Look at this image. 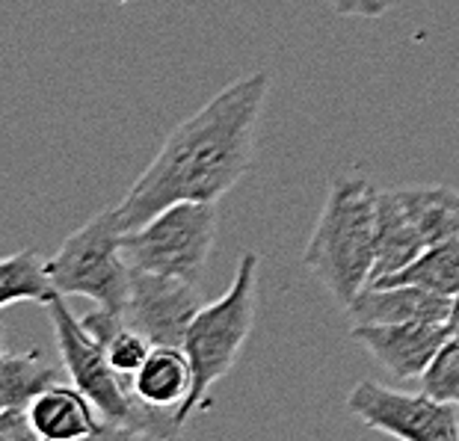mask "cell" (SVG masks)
I'll return each instance as SVG.
<instances>
[{
  "instance_id": "1",
  "label": "cell",
  "mask_w": 459,
  "mask_h": 441,
  "mask_svg": "<svg viewBox=\"0 0 459 441\" xmlns=\"http://www.w3.org/2000/svg\"><path fill=\"white\" fill-rule=\"evenodd\" d=\"M267 92L270 74L249 72L175 125L125 199L113 204L122 231L175 202H220L249 172Z\"/></svg>"
},
{
  "instance_id": "2",
  "label": "cell",
  "mask_w": 459,
  "mask_h": 441,
  "mask_svg": "<svg viewBox=\"0 0 459 441\" xmlns=\"http://www.w3.org/2000/svg\"><path fill=\"white\" fill-rule=\"evenodd\" d=\"M377 202L379 190L368 178L359 175L332 178L324 211L302 255L315 279L344 308L374 279Z\"/></svg>"
},
{
  "instance_id": "3",
  "label": "cell",
  "mask_w": 459,
  "mask_h": 441,
  "mask_svg": "<svg viewBox=\"0 0 459 441\" xmlns=\"http://www.w3.org/2000/svg\"><path fill=\"white\" fill-rule=\"evenodd\" d=\"M261 258L258 252H243L238 261L229 290L220 299L208 302L193 317L184 352L193 368V385L187 400L175 411V424L184 427L193 411L211 406V388L226 379L238 365L243 344H247L252 323H255V293H258Z\"/></svg>"
},
{
  "instance_id": "4",
  "label": "cell",
  "mask_w": 459,
  "mask_h": 441,
  "mask_svg": "<svg viewBox=\"0 0 459 441\" xmlns=\"http://www.w3.org/2000/svg\"><path fill=\"white\" fill-rule=\"evenodd\" d=\"M48 315H51L63 370L72 379V385H77L92 400V406L99 409V415L110 424L116 436L175 438L181 433V427L175 424V411L149 409L131 394L125 376L116 374V368L107 359L104 344L83 326V320L72 315L63 297L48 306Z\"/></svg>"
},
{
  "instance_id": "5",
  "label": "cell",
  "mask_w": 459,
  "mask_h": 441,
  "mask_svg": "<svg viewBox=\"0 0 459 441\" xmlns=\"http://www.w3.org/2000/svg\"><path fill=\"white\" fill-rule=\"evenodd\" d=\"M217 202H175L122 231V252L134 270L199 284L217 240Z\"/></svg>"
},
{
  "instance_id": "6",
  "label": "cell",
  "mask_w": 459,
  "mask_h": 441,
  "mask_svg": "<svg viewBox=\"0 0 459 441\" xmlns=\"http://www.w3.org/2000/svg\"><path fill=\"white\" fill-rule=\"evenodd\" d=\"M63 297H86L95 306L125 315L131 290V264L122 252V225L116 208H104L86 220L48 261Z\"/></svg>"
},
{
  "instance_id": "7",
  "label": "cell",
  "mask_w": 459,
  "mask_h": 441,
  "mask_svg": "<svg viewBox=\"0 0 459 441\" xmlns=\"http://www.w3.org/2000/svg\"><path fill=\"white\" fill-rule=\"evenodd\" d=\"M347 411L370 429L406 441H459V406L365 379L347 394Z\"/></svg>"
},
{
  "instance_id": "8",
  "label": "cell",
  "mask_w": 459,
  "mask_h": 441,
  "mask_svg": "<svg viewBox=\"0 0 459 441\" xmlns=\"http://www.w3.org/2000/svg\"><path fill=\"white\" fill-rule=\"evenodd\" d=\"M199 308L202 293L193 281L149 270L131 272L125 320L134 329H140L154 347H184V338H187V329Z\"/></svg>"
},
{
  "instance_id": "9",
  "label": "cell",
  "mask_w": 459,
  "mask_h": 441,
  "mask_svg": "<svg viewBox=\"0 0 459 441\" xmlns=\"http://www.w3.org/2000/svg\"><path fill=\"white\" fill-rule=\"evenodd\" d=\"M353 341L400 379H421L436 352L454 335L451 323H370L353 326Z\"/></svg>"
},
{
  "instance_id": "10",
  "label": "cell",
  "mask_w": 459,
  "mask_h": 441,
  "mask_svg": "<svg viewBox=\"0 0 459 441\" xmlns=\"http://www.w3.org/2000/svg\"><path fill=\"white\" fill-rule=\"evenodd\" d=\"M454 311V297L429 290L424 284H368L347 306L353 326L370 323H447Z\"/></svg>"
},
{
  "instance_id": "11",
  "label": "cell",
  "mask_w": 459,
  "mask_h": 441,
  "mask_svg": "<svg viewBox=\"0 0 459 441\" xmlns=\"http://www.w3.org/2000/svg\"><path fill=\"white\" fill-rule=\"evenodd\" d=\"M36 438L42 441H77V438H104L116 436L110 424L99 415L92 400L77 385L54 382L27 406Z\"/></svg>"
},
{
  "instance_id": "12",
  "label": "cell",
  "mask_w": 459,
  "mask_h": 441,
  "mask_svg": "<svg viewBox=\"0 0 459 441\" xmlns=\"http://www.w3.org/2000/svg\"><path fill=\"white\" fill-rule=\"evenodd\" d=\"M429 249L427 234L412 220V213L400 199L397 190H379L377 202V261H374V281L394 276L409 267L415 258Z\"/></svg>"
},
{
  "instance_id": "13",
  "label": "cell",
  "mask_w": 459,
  "mask_h": 441,
  "mask_svg": "<svg viewBox=\"0 0 459 441\" xmlns=\"http://www.w3.org/2000/svg\"><path fill=\"white\" fill-rule=\"evenodd\" d=\"M193 385V368L184 347H154L134 376V397L149 409L178 411Z\"/></svg>"
},
{
  "instance_id": "14",
  "label": "cell",
  "mask_w": 459,
  "mask_h": 441,
  "mask_svg": "<svg viewBox=\"0 0 459 441\" xmlns=\"http://www.w3.org/2000/svg\"><path fill=\"white\" fill-rule=\"evenodd\" d=\"M63 293L51 279L48 261L39 258V252L24 249L6 255L0 261V306H15V302H36V306H51Z\"/></svg>"
},
{
  "instance_id": "15",
  "label": "cell",
  "mask_w": 459,
  "mask_h": 441,
  "mask_svg": "<svg viewBox=\"0 0 459 441\" xmlns=\"http://www.w3.org/2000/svg\"><path fill=\"white\" fill-rule=\"evenodd\" d=\"M60 382V370L42 352H4L0 359V409H27L48 385Z\"/></svg>"
},
{
  "instance_id": "16",
  "label": "cell",
  "mask_w": 459,
  "mask_h": 441,
  "mask_svg": "<svg viewBox=\"0 0 459 441\" xmlns=\"http://www.w3.org/2000/svg\"><path fill=\"white\" fill-rule=\"evenodd\" d=\"M429 246L459 238V193L451 187H397Z\"/></svg>"
},
{
  "instance_id": "17",
  "label": "cell",
  "mask_w": 459,
  "mask_h": 441,
  "mask_svg": "<svg viewBox=\"0 0 459 441\" xmlns=\"http://www.w3.org/2000/svg\"><path fill=\"white\" fill-rule=\"evenodd\" d=\"M374 284H424L429 290L456 297L459 293V238L436 243V246H429L421 258H415L409 267Z\"/></svg>"
},
{
  "instance_id": "18",
  "label": "cell",
  "mask_w": 459,
  "mask_h": 441,
  "mask_svg": "<svg viewBox=\"0 0 459 441\" xmlns=\"http://www.w3.org/2000/svg\"><path fill=\"white\" fill-rule=\"evenodd\" d=\"M104 350H107L110 365L116 368V374L125 376V379H134L136 370H140L145 365V359L152 356L154 344L143 335L140 329H134L131 323L125 320L122 326L104 341Z\"/></svg>"
},
{
  "instance_id": "19",
  "label": "cell",
  "mask_w": 459,
  "mask_h": 441,
  "mask_svg": "<svg viewBox=\"0 0 459 441\" xmlns=\"http://www.w3.org/2000/svg\"><path fill=\"white\" fill-rule=\"evenodd\" d=\"M421 388L429 397L459 406V338L451 335L421 374Z\"/></svg>"
},
{
  "instance_id": "20",
  "label": "cell",
  "mask_w": 459,
  "mask_h": 441,
  "mask_svg": "<svg viewBox=\"0 0 459 441\" xmlns=\"http://www.w3.org/2000/svg\"><path fill=\"white\" fill-rule=\"evenodd\" d=\"M324 4L341 18H379L394 9L400 0H324Z\"/></svg>"
},
{
  "instance_id": "21",
  "label": "cell",
  "mask_w": 459,
  "mask_h": 441,
  "mask_svg": "<svg viewBox=\"0 0 459 441\" xmlns=\"http://www.w3.org/2000/svg\"><path fill=\"white\" fill-rule=\"evenodd\" d=\"M36 429L27 409H0V441H33Z\"/></svg>"
},
{
  "instance_id": "22",
  "label": "cell",
  "mask_w": 459,
  "mask_h": 441,
  "mask_svg": "<svg viewBox=\"0 0 459 441\" xmlns=\"http://www.w3.org/2000/svg\"><path fill=\"white\" fill-rule=\"evenodd\" d=\"M447 323H451V332L459 338V293L454 297V311H451V320H447Z\"/></svg>"
}]
</instances>
